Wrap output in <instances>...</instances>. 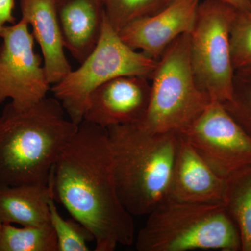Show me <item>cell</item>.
<instances>
[{
	"label": "cell",
	"instance_id": "30bf717a",
	"mask_svg": "<svg viewBox=\"0 0 251 251\" xmlns=\"http://www.w3.org/2000/svg\"><path fill=\"white\" fill-rule=\"evenodd\" d=\"M150 80L148 77L125 75L100 85L91 94L84 120L106 128L140 123L150 103Z\"/></svg>",
	"mask_w": 251,
	"mask_h": 251
},
{
	"label": "cell",
	"instance_id": "7c38bea8",
	"mask_svg": "<svg viewBox=\"0 0 251 251\" xmlns=\"http://www.w3.org/2000/svg\"><path fill=\"white\" fill-rule=\"evenodd\" d=\"M226 185V179L216 174L180 135L168 198L184 202L223 203Z\"/></svg>",
	"mask_w": 251,
	"mask_h": 251
},
{
	"label": "cell",
	"instance_id": "52a82bcc",
	"mask_svg": "<svg viewBox=\"0 0 251 251\" xmlns=\"http://www.w3.org/2000/svg\"><path fill=\"white\" fill-rule=\"evenodd\" d=\"M237 10L221 0L200 2L190 32V54L196 83L211 101L230 99L234 69L230 30Z\"/></svg>",
	"mask_w": 251,
	"mask_h": 251
},
{
	"label": "cell",
	"instance_id": "277c9868",
	"mask_svg": "<svg viewBox=\"0 0 251 251\" xmlns=\"http://www.w3.org/2000/svg\"><path fill=\"white\" fill-rule=\"evenodd\" d=\"M135 245L138 251H242L237 226L223 203L170 198L148 214Z\"/></svg>",
	"mask_w": 251,
	"mask_h": 251
},
{
	"label": "cell",
	"instance_id": "9c48e42d",
	"mask_svg": "<svg viewBox=\"0 0 251 251\" xmlns=\"http://www.w3.org/2000/svg\"><path fill=\"white\" fill-rule=\"evenodd\" d=\"M29 26L21 19L0 32V104L10 99L15 106L28 108L51 89Z\"/></svg>",
	"mask_w": 251,
	"mask_h": 251
},
{
	"label": "cell",
	"instance_id": "603a6c76",
	"mask_svg": "<svg viewBox=\"0 0 251 251\" xmlns=\"http://www.w3.org/2000/svg\"><path fill=\"white\" fill-rule=\"evenodd\" d=\"M239 11H251V0H221Z\"/></svg>",
	"mask_w": 251,
	"mask_h": 251
},
{
	"label": "cell",
	"instance_id": "44dd1931",
	"mask_svg": "<svg viewBox=\"0 0 251 251\" xmlns=\"http://www.w3.org/2000/svg\"><path fill=\"white\" fill-rule=\"evenodd\" d=\"M234 70L251 66V11H237L230 30Z\"/></svg>",
	"mask_w": 251,
	"mask_h": 251
},
{
	"label": "cell",
	"instance_id": "7a4b0ae2",
	"mask_svg": "<svg viewBox=\"0 0 251 251\" xmlns=\"http://www.w3.org/2000/svg\"><path fill=\"white\" fill-rule=\"evenodd\" d=\"M54 97L28 108L12 103L0 116V188L49 185L57 156L78 126Z\"/></svg>",
	"mask_w": 251,
	"mask_h": 251
},
{
	"label": "cell",
	"instance_id": "ac0fdd59",
	"mask_svg": "<svg viewBox=\"0 0 251 251\" xmlns=\"http://www.w3.org/2000/svg\"><path fill=\"white\" fill-rule=\"evenodd\" d=\"M173 0H101L105 16L120 32L130 23L156 14Z\"/></svg>",
	"mask_w": 251,
	"mask_h": 251
},
{
	"label": "cell",
	"instance_id": "d6986e66",
	"mask_svg": "<svg viewBox=\"0 0 251 251\" xmlns=\"http://www.w3.org/2000/svg\"><path fill=\"white\" fill-rule=\"evenodd\" d=\"M50 224L55 232L57 251H88V243L94 242L92 232L80 222L74 219H64L59 214L52 197L49 201Z\"/></svg>",
	"mask_w": 251,
	"mask_h": 251
},
{
	"label": "cell",
	"instance_id": "ba28073f",
	"mask_svg": "<svg viewBox=\"0 0 251 251\" xmlns=\"http://www.w3.org/2000/svg\"><path fill=\"white\" fill-rule=\"evenodd\" d=\"M179 135L224 179L251 166V135L219 101H211Z\"/></svg>",
	"mask_w": 251,
	"mask_h": 251
},
{
	"label": "cell",
	"instance_id": "6da1fadb",
	"mask_svg": "<svg viewBox=\"0 0 251 251\" xmlns=\"http://www.w3.org/2000/svg\"><path fill=\"white\" fill-rule=\"evenodd\" d=\"M49 184L54 201L93 234L95 251L133 244L134 221L117 194L106 128L81 122L59 152Z\"/></svg>",
	"mask_w": 251,
	"mask_h": 251
},
{
	"label": "cell",
	"instance_id": "2e32d148",
	"mask_svg": "<svg viewBox=\"0 0 251 251\" xmlns=\"http://www.w3.org/2000/svg\"><path fill=\"white\" fill-rule=\"evenodd\" d=\"M223 204L237 226L242 251H251V166L226 178Z\"/></svg>",
	"mask_w": 251,
	"mask_h": 251
},
{
	"label": "cell",
	"instance_id": "3957f363",
	"mask_svg": "<svg viewBox=\"0 0 251 251\" xmlns=\"http://www.w3.org/2000/svg\"><path fill=\"white\" fill-rule=\"evenodd\" d=\"M107 129L120 201L132 216H148L169 197L180 135L150 133L137 125Z\"/></svg>",
	"mask_w": 251,
	"mask_h": 251
},
{
	"label": "cell",
	"instance_id": "4fadbf2b",
	"mask_svg": "<svg viewBox=\"0 0 251 251\" xmlns=\"http://www.w3.org/2000/svg\"><path fill=\"white\" fill-rule=\"evenodd\" d=\"M20 7L21 19L31 25L40 46L48 80L55 85L72 71L64 53L55 0H20Z\"/></svg>",
	"mask_w": 251,
	"mask_h": 251
},
{
	"label": "cell",
	"instance_id": "5b68a950",
	"mask_svg": "<svg viewBox=\"0 0 251 251\" xmlns=\"http://www.w3.org/2000/svg\"><path fill=\"white\" fill-rule=\"evenodd\" d=\"M150 80L148 111L143 120L137 124L150 133L180 134L211 101L195 80L190 54V33L180 36L165 51Z\"/></svg>",
	"mask_w": 251,
	"mask_h": 251
},
{
	"label": "cell",
	"instance_id": "e0dca14e",
	"mask_svg": "<svg viewBox=\"0 0 251 251\" xmlns=\"http://www.w3.org/2000/svg\"><path fill=\"white\" fill-rule=\"evenodd\" d=\"M0 251H57V241L52 226H22L3 224Z\"/></svg>",
	"mask_w": 251,
	"mask_h": 251
},
{
	"label": "cell",
	"instance_id": "5bb4252c",
	"mask_svg": "<svg viewBox=\"0 0 251 251\" xmlns=\"http://www.w3.org/2000/svg\"><path fill=\"white\" fill-rule=\"evenodd\" d=\"M64 48L80 64L95 49L105 14L101 0H55Z\"/></svg>",
	"mask_w": 251,
	"mask_h": 251
},
{
	"label": "cell",
	"instance_id": "7402d4cb",
	"mask_svg": "<svg viewBox=\"0 0 251 251\" xmlns=\"http://www.w3.org/2000/svg\"><path fill=\"white\" fill-rule=\"evenodd\" d=\"M14 0H0V32L7 24H14Z\"/></svg>",
	"mask_w": 251,
	"mask_h": 251
},
{
	"label": "cell",
	"instance_id": "ffe728a7",
	"mask_svg": "<svg viewBox=\"0 0 251 251\" xmlns=\"http://www.w3.org/2000/svg\"><path fill=\"white\" fill-rule=\"evenodd\" d=\"M221 103L251 136V66L235 69L232 97Z\"/></svg>",
	"mask_w": 251,
	"mask_h": 251
},
{
	"label": "cell",
	"instance_id": "cb8c5ba5",
	"mask_svg": "<svg viewBox=\"0 0 251 251\" xmlns=\"http://www.w3.org/2000/svg\"><path fill=\"white\" fill-rule=\"evenodd\" d=\"M2 223H1V221H0V237H1V229H2Z\"/></svg>",
	"mask_w": 251,
	"mask_h": 251
},
{
	"label": "cell",
	"instance_id": "8992f818",
	"mask_svg": "<svg viewBox=\"0 0 251 251\" xmlns=\"http://www.w3.org/2000/svg\"><path fill=\"white\" fill-rule=\"evenodd\" d=\"M158 61L132 49L122 40L106 16L101 36L95 49L50 90L75 125L84 120L91 94L100 85L125 75L151 78Z\"/></svg>",
	"mask_w": 251,
	"mask_h": 251
},
{
	"label": "cell",
	"instance_id": "9a60e30c",
	"mask_svg": "<svg viewBox=\"0 0 251 251\" xmlns=\"http://www.w3.org/2000/svg\"><path fill=\"white\" fill-rule=\"evenodd\" d=\"M52 197L50 184L0 188V221L21 226L50 225L49 201Z\"/></svg>",
	"mask_w": 251,
	"mask_h": 251
},
{
	"label": "cell",
	"instance_id": "8fae6325",
	"mask_svg": "<svg viewBox=\"0 0 251 251\" xmlns=\"http://www.w3.org/2000/svg\"><path fill=\"white\" fill-rule=\"evenodd\" d=\"M200 0H173L156 14L135 21L118 33L135 50L158 61L180 36L193 29Z\"/></svg>",
	"mask_w": 251,
	"mask_h": 251
}]
</instances>
